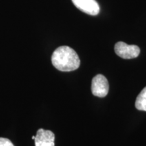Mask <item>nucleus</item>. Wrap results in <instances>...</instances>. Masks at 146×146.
I'll list each match as a JSON object with an SVG mask.
<instances>
[{"instance_id": "obj_1", "label": "nucleus", "mask_w": 146, "mask_h": 146, "mask_svg": "<svg viewBox=\"0 0 146 146\" xmlns=\"http://www.w3.org/2000/svg\"><path fill=\"white\" fill-rule=\"evenodd\" d=\"M52 62L58 70L70 72L76 70L81 62L78 54L73 49L68 46H61L53 53Z\"/></svg>"}, {"instance_id": "obj_2", "label": "nucleus", "mask_w": 146, "mask_h": 146, "mask_svg": "<svg viewBox=\"0 0 146 146\" xmlns=\"http://www.w3.org/2000/svg\"><path fill=\"white\" fill-rule=\"evenodd\" d=\"M115 53L123 59H133L138 57L140 53L139 47L135 45H128L124 42L116 43L114 46Z\"/></svg>"}, {"instance_id": "obj_3", "label": "nucleus", "mask_w": 146, "mask_h": 146, "mask_svg": "<svg viewBox=\"0 0 146 146\" xmlns=\"http://www.w3.org/2000/svg\"><path fill=\"white\" fill-rule=\"evenodd\" d=\"M109 83L107 78L102 74L94 76L91 83V91L94 96L104 98L108 94Z\"/></svg>"}, {"instance_id": "obj_4", "label": "nucleus", "mask_w": 146, "mask_h": 146, "mask_svg": "<svg viewBox=\"0 0 146 146\" xmlns=\"http://www.w3.org/2000/svg\"><path fill=\"white\" fill-rule=\"evenodd\" d=\"M74 5L82 12L91 16L99 14L100 6L96 0H72Z\"/></svg>"}, {"instance_id": "obj_5", "label": "nucleus", "mask_w": 146, "mask_h": 146, "mask_svg": "<svg viewBox=\"0 0 146 146\" xmlns=\"http://www.w3.org/2000/svg\"><path fill=\"white\" fill-rule=\"evenodd\" d=\"M34 140L35 146H55V135L51 131L39 129Z\"/></svg>"}, {"instance_id": "obj_6", "label": "nucleus", "mask_w": 146, "mask_h": 146, "mask_svg": "<svg viewBox=\"0 0 146 146\" xmlns=\"http://www.w3.org/2000/svg\"><path fill=\"white\" fill-rule=\"evenodd\" d=\"M135 107L139 110L146 112V87L143 88L141 93L137 97Z\"/></svg>"}, {"instance_id": "obj_7", "label": "nucleus", "mask_w": 146, "mask_h": 146, "mask_svg": "<svg viewBox=\"0 0 146 146\" xmlns=\"http://www.w3.org/2000/svg\"><path fill=\"white\" fill-rule=\"evenodd\" d=\"M0 146H14L10 139L7 138L0 137Z\"/></svg>"}, {"instance_id": "obj_8", "label": "nucleus", "mask_w": 146, "mask_h": 146, "mask_svg": "<svg viewBox=\"0 0 146 146\" xmlns=\"http://www.w3.org/2000/svg\"><path fill=\"white\" fill-rule=\"evenodd\" d=\"M35 136H33V137H32L33 139H35Z\"/></svg>"}]
</instances>
